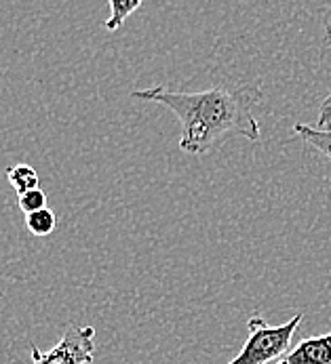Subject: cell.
<instances>
[{
  "instance_id": "cell-9",
  "label": "cell",
  "mask_w": 331,
  "mask_h": 364,
  "mask_svg": "<svg viewBox=\"0 0 331 364\" xmlns=\"http://www.w3.org/2000/svg\"><path fill=\"white\" fill-rule=\"evenodd\" d=\"M19 208H21L23 215H32L36 210L47 208V194H45V190L38 188V190H32V192L19 196Z\"/></svg>"
},
{
  "instance_id": "cell-3",
  "label": "cell",
  "mask_w": 331,
  "mask_h": 364,
  "mask_svg": "<svg viewBox=\"0 0 331 364\" xmlns=\"http://www.w3.org/2000/svg\"><path fill=\"white\" fill-rule=\"evenodd\" d=\"M32 364H91L95 354V328L70 324L61 339L47 352L30 346Z\"/></svg>"
},
{
  "instance_id": "cell-6",
  "label": "cell",
  "mask_w": 331,
  "mask_h": 364,
  "mask_svg": "<svg viewBox=\"0 0 331 364\" xmlns=\"http://www.w3.org/2000/svg\"><path fill=\"white\" fill-rule=\"evenodd\" d=\"M293 131L308 144L312 146L317 152H321L323 156H327L331 160V129H317V127H308V124H295Z\"/></svg>"
},
{
  "instance_id": "cell-11",
  "label": "cell",
  "mask_w": 331,
  "mask_h": 364,
  "mask_svg": "<svg viewBox=\"0 0 331 364\" xmlns=\"http://www.w3.org/2000/svg\"><path fill=\"white\" fill-rule=\"evenodd\" d=\"M325 38H327V41L331 43V21L327 23V32H325Z\"/></svg>"
},
{
  "instance_id": "cell-4",
  "label": "cell",
  "mask_w": 331,
  "mask_h": 364,
  "mask_svg": "<svg viewBox=\"0 0 331 364\" xmlns=\"http://www.w3.org/2000/svg\"><path fill=\"white\" fill-rule=\"evenodd\" d=\"M275 364H331V333L302 339Z\"/></svg>"
},
{
  "instance_id": "cell-5",
  "label": "cell",
  "mask_w": 331,
  "mask_h": 364,
  "mask_svg": "<svg viewBox=\"0 0 331 364\" xmlns=\"http://www.w3.org/2000/svg\"><path fill=\"white\" fill-rule=\"evenodd\" d=\"M6 179L13 186V190L17 192V196H23V194L41 188V177H38L36 168L30 164H13L11 168H6Z\"/></svg>"
},
{
  "instance_id": "cell-2",
  "label": "cell",
  "mask_w": 331,
  "mask_h": 364,
  "mask_svg": "<svg viewBox=\"0 0 331 364\" xmlns=\"http://www.w3.org/2000/svg\"><path fill=\"white\" fill-rule=\"evenodd\" d=\"M302 320L304 314H295L280 326H268L264 318L253 316L249 320V337L245 346L228 364H268L275 360L278 363L291 350V337Z\"/></svg>"
},
{
  "instance_id": "cell-7",
  "label": "cell",
  "mask_w": 331,
  "mask_h": 364,
  "mask_svg": "<svg viewBox=\"0 0 331 364\" xmlns=\"http://www.w3.org/2000/svg\"><path fill=\"white\" fill-rule=\"evenodd\" d=\"M26 225L34 236H49L57 225V215L51 208L36 210L32 215H26Z\"/></svg>"
},
{
  "instance_id": "cell-10",
  "label": "cell",
  "mask_w": 331,
  "mask_h": 364,
  "mask_svg": "<svg viewBox=\"0 0 331 364\" xmlns=\"http://www.w3.org/2000/svg\"><path fill=\"white\" fill-rule=\"evenodd\" d=\"M331 124V93L325 97V102L321 104L319 112V120H317V129H325Z\"/></svg>"
},
{
  "instance_id": "cell-1",
  "label": "cell",
  "mask_w": 331,
  "mask_h": 364,
  "mask_svg": "<svg viewBox=\"0 0 331 364\" xmlns=\"http://www.w3.org/2000/svg\"><path fill=\"white\" fill-rule=\"evenodd\" d=\"M131 97L165 105L179 118V150L186 154H209L234 135L258 141L262 133L253 118V105L262 102V89L258 85L236 89L218 87L199 93L169 91L159 85L146 91H133Z\"/></svg>"
},
{
  "instance_id": "cell-8",
  "label": "cell",
  "mask_w": 331,
  "mask_h": 364,
  "mask_svg": "<svg viewBox=\"0 0 331 364\" xmlns=\"http://www.w3.org/2000/svg\"><path fill=\"white\" fill-rule=\"evenodd\" d=\"M142 6V2L140 0H110V19L104 23L106 26V30H118L122 23H125V19L133 13V11H137Z\"/></svg>"
}]
</instances>
